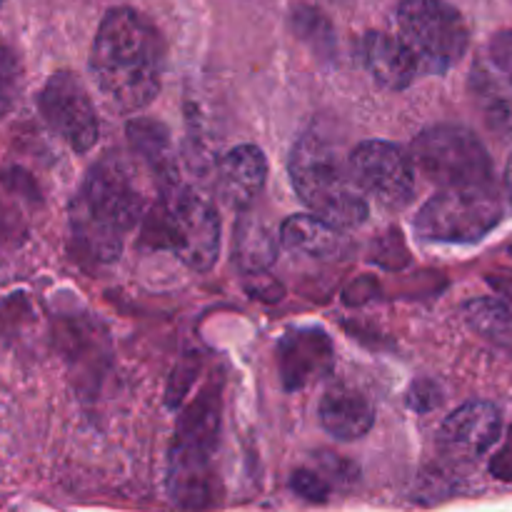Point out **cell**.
Returning <instances> with one entry per match:
<instances>
[{"instance_id": "1", "label": "cell", "mask_w": 512, "mask_h": 512, "mask_svg": "<svg viewBox=\"0 0 512 512\" xmlns=\"http://www.w3.org/2000/svg\"><path fill=\"white\" fill-rule=\"evenodd\" d=\"M165 45L133 8H110L95 33L90 70L103 98L120 113L148 108L160 93Z\"/></svg>"}, {"instance_id": "2", "label": "cell", "mask_w": 512, "mask_h": 512, "mask_svg": "<svg viewBox=\"0 0 512 512\" xmlns=\"http://www.w3.org/2000/svg\"><path fill=\"white\" fill-rule=\"evenodd\" d=\"M145 188L138 170L123 155H105L83 185L75 203V235L98 260H115L123 240L145 213Z\"/></svg>"}, {"instance_id": "3", "label": "cell", "mask_w": 512, "mask_h": 512, "mask_svg": "<svg viewBox=\"0 0 512 512\" xmlns=\"http://www.w3.org/2000/svg\"><path fill=\"white\" fill-rule=\"evenodd\" d=\"M220 393L208 385L180 418L168 460V490L183 510L203 512L215 508L220 483L213 468L218 445Z\"/></svg>"}, {"instance_id": "4", "label": "cell", "mask_w": 512, "mask_h": 512, "mask_svg": "<svg viewBox=\"0 0 512 512\" xmlns=\"http://www.w3.org/2000/svg\"><path fill=\"white\" fill-rule=\"evenodd\" d=\"M290 178L295 193L315 218L333 228H358L368 218V200L360 193L350 165L320 135H303L290 155Z\"/></svg>"}, {"instance_id": "5", "label": "cell", "mask_w": 512, "mask_h": 512, "mask_svg": "<svg viewBox=\"0 0 512 512\" xmlns=\"http://www.w3.org/2000/svg\"><path fill=\"white\" fill-rule=\"evenodd\" d=\"M145 243L168 248L193 270H210L220 250V220L215 208L183 183L163 190L143 230Z\"/></svg>"}, {"instance_id": "6", "label": "cell", "mask_w": 512, "mask_h": 512, "mask_svg": "<svg viewBox=\"0 0 512 512\" xmlns=\"http://www.w3.org/2000/svg\"><path fill=\"white\" fill-rule=\"evenodd\" d=\"M398 40L413 55L418 73L443 75L460 63L470 33L460 10L445 0H403L398 5Z\"/></svg>"}, {"instance_id": "7", "label": "cell", "mask_w": 512, "mask_h": 512, "mask_svg": "<svg viewBox=\"0 0 512 512\" xmlns=\"http://www.w3.org/2000/svg\"><path fill=\"white\" fill-rule=\"evenodd\" d=\"M410 160L430 183L445 188H473L493 183V163L478 135L460 125H433L413 140Z\"/></svg>"}, {"instance_id": "8", "label": "cell", "mask_w": 512, "mask_h": 512, "mask_svg": "<svg viewBox=\"0 0 512 512\" xmlns=\"http://www.w3.org/2000/svg\"><path fill=\"white\" fill-rule=\"evenodd\" d=\"M503 218V203L495 183L473 188L438 190L420 208L415 230L435 243H475L485 238Z\"/></svg>"}, {"instance_id": "9", "label": "cell", "mask_w": 512, "mask_h": 512, "mask_svg": "<svg viewBox=\"0 0 512 512\" xmlns=\"http://www.w3.org/2000/svg\"><path fill=\"white\" fill-rule=\"evenodd\" d=\"M470 93L488 128L512 145V30H498L475 58Z\"/></svg>"}, {"instance_id": "10", "label": "cell", "mask_w": 512, "mask_h": 512, "mask_svg": "<svg viewBox=\"0 0 512 512\" xmlns=\"http://www.w3.org/2000/svg\"><path fill=\"white\" fill-rule=\"evenodd\" d=\"M348 165L360 193L373 195L385 208H405L413 200L418 170L398 145L365 140L350 153Z\"/></svg>"}, {"instance_id": "11", "label": "cell", "mask_w": 512, "mask_h": 512, "mask_svg": "<svg viewBox=\"0 0 512 512\" xmlns=\"http://www.w3.org/2000/svg\"><path fill=\"white\" fill-rule=\"evenodd\" d=\"M38 108L45 123L78 153H88L98 143L100 125L88 90L68 70L50 75L40 90Z\"/></svg>"}, {"instance_id": "12", "label": "cell", "mask_w": 512, "mask_h": 512, "mask_svg": "<svg viewBox=\"0 0 512 512\" xmlns=\"http://www.w3.org/2000/svg\"><path fill=\"white\" fill-rule=\"evenodd\" d=\"M500 430H503V420L495 405L468 403L450 413V418L440 428L438 443L448 458L473 463L498 443Z\"/></svg>"}, {"instance_id": "13", "label": "cell", "mask_w": 512, "mask_h": 512, "mask_svg": "<svg viewBox=\"0 0 512 512\" xmlns=\"http://www.w3.org/2000/svg\"><path fill=\"white\" fill-rule=\"evenodd\" d=\"M333 368V345L323 330H290L278 345V370L288 390L305 388Z\"/></svg>"}, {"instance_id": "14", "label": "cell", "mask_w": 512, "mask_h": 512, "mask_svg": "<svg viewBox=\"0 0 512 512\" xmlns=\"http://www.w3.org/2000/svg\"><path fill=\"white\" fill-rule=\"evenodd\" d=\"M268 160L255 145H238L220 158L215 185L223 203L233 210H248L265 188Z\"/></svg>"}, {"instance_id": "15", "label": "cell", "mask_w": 512, "mask_h": 512, "mask_svg": "<svg viewBox=\"0 0 512 512\" xmlns=\"http://www.w3.org/2000/svg\"><path fill=\"white\" fill-rule=\"evenodd\" d=\"M320 425L335 440H358L370 433L375 423V408L365 393L350 385H333L320 400Z\"/></svg>"}, {"instance_id": "16", "label": "cell", "mask_w": 512, "mask_h": 512, "mask_svg": "<svg viewBox=\"0 0 512 512\" xmlns=\"http://www.w3.org/2000/svg\"><path fill=\"white\" fill-rule=\"evenodd\" d=\"M363 63L368 73L388 90H405L418 78V65L398 38L368 33L363 38Z\"/></svg>"}, {"instance_id": "17", "label": "cell", "mask_w": 512, "mask_h": 512, "mask_svg": "<svg viewBox=\"0 0 512 512\" xmlns=\"http://www.w3.org/2000/svg\"><path fill=\"white\" fill-rule=\"evenodd\" d=\"M280 243L295 253L310 255V258H340L348 250V240L325 220L315 215H290L280 225Z\"/></svg>"}, {"instance_id": "18", "label": "cell", "mask_w": 512, "mask_h": 512, "mask_svg": "<svg viewBox=\"0 0 512 512\" xmlns=\"http://www.w3.org/2000/svg\"><path fill=\"white\" fill-rule=\"evenodd\" d=\"M128 138L135 153L148 163L155 178L163 183V190L178 183L175 170V150L170 143V133L163 123L148 118H135L128 123Z\"/></svg>"}, {"instance_id": "19", "label": "cell", "mask_w": 512, "mask_h": 512, "mask_svg": "<svg viewBox=\"0 0 512 512\" xmlns=\"http://www.w3.org/2000/svg\"><path fill=\"white\" fill-rule=\"evenodd\" d=\"M275 238L263 223L253 218L240 220L235 230V258L245 273H263L275 263Z\"/></svg>"}, {"instance_id": "20", "label": "cell", "mask_w": 512, "mask_h": 512, "mask_svg": "<svg viewBox=\"0 0 512 512\" xmlns=\"http://www.w3.org/2000/svg\"><path fill=\"white\" fill-rule=\"evenodd\" d=\"M293 30L315 50V53H333V28H330L328 18H325L320 10L308 8V5H300L298 10H293Z\"/></svg>"}, {"instance_id": "21", "label": "cell", "mask_w": 512, "mask_h": 512, "mask_svg": "<svg viewBox=\"0 0 512 512\" xmlns=\"http://www.w3.org/2000/svg\"><path fill=\"white\" fill-rule=\"evenodd\" d=\"M468 320L475 330L485 335H508L510 333V313L505 305L495 300H475L468 305Z\"/></svg>"}, {"instance_id": "22", "label": "cell", "mask_w": 512, "mask_h": 512, "mask_svg": "<svg viewBox=\"0 0 512 512\" xmlns=\"http://www.w3.org/2000/svg\"><path fill=\"white\" fill-rule=\"evenodd\" d=\"M20 85V65L8 48L0 45V115L8 113L18 95Z\"/></svg>"}, {"instance_id": "23", "label": "cell", "mask_w": 512, "mask_h": 512, "mask_svg": "<svg viewBox=\"0 0 512 512\" xmlns=\"http://www.w3.org/2000/svg\"><path fill=\"white\" fill-rule=\"evenodd\" d=\"M290 488L300 495V498L310 500V503H325L330 495V485L320 478L313 470H298L290 480Z\"/></svg>"}, {"instance_id": "24", "label": "cell", "mask_w": 512, "mask_h": 512, "mask_svg": "<svg viewBox=\"0 0 512 512\" xmlns=\"http://www.w3.org/2000/svg\"><path fill=\"white\" fill-rule=\"evenodd\" d=\"M490 473H493V478L512 483V428L505 435V443L500 445V450L490 460Z\"/></svg>"}, {"instance_id": "25", "label": "cell", "mask_w": 512, "mask_h": 512, "mask_svg": "<svg viewBox=\"0 0 512 512\" xmlns=\"http://www.w3.org/2000/svg\"><path fill=\"white\" fill-rule=\"evenodd\" d=\"M505 190H508V198H510V203H512V160H510L508 170H505Z\"/></svg>"}, {"instance_id": "26", "label": "cell", "mask_w": 512, "mask_h": 512, "mask_svg": "<svg viewBox=\"0 0 512 512\" xmlns=\"http://www.w3.org/2000/svg\"><path fill=\"white\" fill-rule=\"evenodd\" d=\"M5 238V218H3V208H0V243Z\"/></svg>"}, {"instance_id": "27", "label": "cell", "mask_w": 512, "mask_h": 512, "mask_svg": "<svg viewBox=\"0 0 512 512\" xmlns=\"http://www.w3.org/2000/svg\"><path fill=\"white\" fill-rule=\"evenodd\" d=\"M5 3V0H0V5H3Z\"/></svg>"}]
</instances>
